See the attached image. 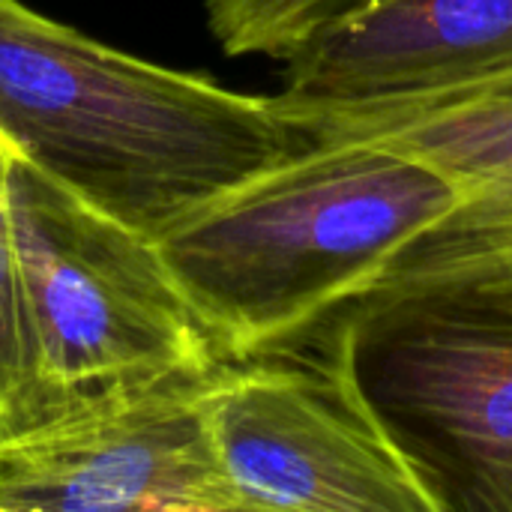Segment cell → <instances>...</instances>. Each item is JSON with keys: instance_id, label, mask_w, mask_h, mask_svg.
Wrapping results in <instances>:
<instances>
[{"instance_id": "8992f818", "label": "cell", "mask_w": 512, "mask_h": 512, "mask_svg": "<svg viewBox=\"0 0 512 512\" xmlns=\"http://www.w3.org/2000/svg\"><path fill=\"white\" fill-rule=\"evenodd\" d=\"M162 387L0 450V512H246L210 426V387Z\"/></svg>"}, {"instance_id": "52a82bcc", "label": "cell", "mask_w": 512, "mask_h": 512, "mask_svg": "<svg viewBox=\"0 0 512 512\" xmlns=\"http://www.w3.org/2000/svg\"><path fill=\"white\" fill-rule=\"evenodd\" d=\"M282 96L369 117L512 78V0H366L279 54Z\"/></svg>"}, {"instance_id": "5b68a950", "label": "cell", "mask_w": 512, "mask_h": 512, "mask_svg": "<svg viewBox=\"0 0 512 512\" xmlns=\"http://www.w3.org/2000/svg\"><path fill=\"white\" fill-rule=\"evenodd\" d=\"M207 408L246 512H438L315 327L228 363Z\"/></svg>"}, {"instance_id": "7a4b0ae2", "label": "cell", "mask_w": 512, "mask_h": 512, "mask_svg": "<svg viewBox=\"0 0 512 512\" xmlns=\"http://www.w3.org/2000/svg\"><path fill=\"white\" fill-rule=\"evenodd\" d=\"M438 512H512V204L465 198L309 324Z\"/></svg>"}, {"instance_id": "30bf717a", "label": "cell", "mask_w": 512, "mask_h": 512, "mask_svg": "<svg viewBox=\"0 0 512 512\" xmlns=\"http://www.w3.org/2000/svg\"><path fill=\"white\" fill-rule=\"evenodd\" d=\"M366 0H204L207 27L231 57H279L318 24Z\"/></svg>"}, {"instance_id": "3957f363", "label": "cell", "mask_w": 512, "mask_h": 512, "mask_svg": "<svg viewBox=\"0 0 512 512\" xmlns=\"http://www.w3.org/2000/svg\"><path fill=\"white\" fill-rule=\"evenodd\" d=\"M465 198L426 156L351 138L255 174L156 243L237 363L354 297Z\"/></svg>"}, {"instance_id": "9c48e42d", "label": "cell", "mask_w": 512, "mask_h": 512, "mask_svg": "<svg viewBox=\"0 0 512 512\" xmlns=\"http://www.w3.org/2000/svg\"><path fill=\"white\" fill-rule=\"evenodd\" d=\"M6 162L9 144L0 135V450L27 441L39 426Z\"/></svg>"}, {"instance_id": "6da1fadb", "label": "cell", "mask_w": 512, "mask_h": 512, "mask_svg": "<svg viewBox=\"0 0 512 512\" xmlns=\"http://www.w3.org/2000/svg\"><path fill=\"white\" fill-rule=\"evenodd\" d=\"M0 135L51 180L159 240L255 174L318 147L309 120L0 0Z\"/></svg>"}, {"instance_id": "ba28073f", "label": "cell", "mask_w": 512, "mask_h": 512, "mask_svg": "<svg viewBox=\"0 0 512 512\" xmlns=\"http://www.w3.org/2000/svg\"><path fill=\"white\" fill-rule=\"evenodd\" d=\"M300 114L321 144L393 141L447 171L468 198L512 204V78L369 117Z\"/></svg>"}, {"instance_id": "277c9868", "label": "cell", "mask_w": 512, "mask_h": 512, "mask_svg": "<svg viewBox=\"0 0 512 512\" xmlns=\"http://www.w3.org/2000/svg\"><path fill=\"white\" fill-rule=\"evenodd\" d=\"M6 180L36 435L234 363L153 237L96 210L12 147Z\"/></svg>"}]
</instances>
